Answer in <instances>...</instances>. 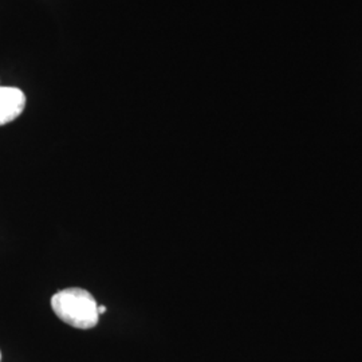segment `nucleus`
Listing matches in <instances>:
<instances>
[{"instance_id":"3","label":"nucleus","mask_w":362,"mask_h":362,"mask_svg":"<svg viewBox=\"0 0 362 362\" xmlns=\"http://www.w3.org/2000/svg\"><path fill=\"white\" fill-rule=\"evenodd\" d=\"M105 311H106L105 306H98V314H104Z\"/></svg>"},{"instance_id":"4","label":"nucleus","mask_w":362,"mask_h":362,"mask_svg":"<svg viewBox=\"0 0 362 362\" xmlns=\"http://www.w3.org/2000/svg\"><path fill=\"white\" fill-rule=\"evenodd\" d=\"M0 360H1V353H0Z\"/></svg>"},{"instance_id":"2","label":"nucleus","mask_w":362,"mask_h":362,"mask_svg":"<svg viewBox=\"0 0 362 362\" xmlns=\"http://www.w3.org/2000/svg\"><path fill=\"white\" fill-rule=\"evenodd\" d=\"M26 95L21 89L0 86V125L8 124L22 115Z\"/></svg>"},{"instance_id":"1","label":"nucleus","mask_w":362,"mask_h":362,"mask_svg":"<svg viewBox=\"0 0 362 362\" xmlns=\"http://www.w3.org/2000/svg\"><path fill=\"white\" fill-rule=\"evenodd\" d=\"M55 315L77 329H91L98 324V305L89 291L78 287L58 291L52 298Z\"/></svg>"}]
</instances>
